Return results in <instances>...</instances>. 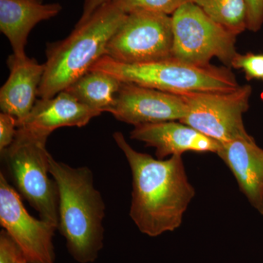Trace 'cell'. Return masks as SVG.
<instances>
[{
	"label": "cell",
	"instance_id": "1",
	"mask_svg": "<svg viewBox=\"0 0 263 263\" xmlns=\"http://www.w3.org/2000/svg\"><path fill=\"white\" fill-rule=\"evenodd\" d=\"M114 141L130 167L133 191L129 216L143 234L157 237L181 226L195 191L181 155L155 159L135 150L120 132Z\"/></svg>",
	"mask_w": 263,
	"mask_h": 263
},
{
	"label": "cell",
	"instance_id": "2",
	"mask_svg": "<svg viewBox=\"0 0 263 263\" xmlns=\"http://www.w3.org/2000/svg\"><path fill=\"white\" fill-rule=\"evenodd\" d=\"M50 174L59 191V227L72 258L95 262L103 248L105 205L92 171L58 162L51 155Z\"/></svg>",
	"mask_w": 263,
	"mask_h": 263
},
{
	"label": "cell",
	"instance_id": "3",
	"mask_svg": "<svg viewBox=\"0 0 263 263\" xmlns=\"http://www.w3.org/2000/svg\"><path fill=\"white\" fill-rule=\"evenodd\" d=\"M127 13L108 2L86 22L76 25L70 35L51 43L46 50L44 72L38 89L42 99L65 91L105 55L107 45Z\"/></svg>",
	"mask_w": 263,
	"mask_h": 263
},
{
	"label": "cell",
	"instance_id": "4",
	"mask_svg": "<svg viewBox=\"0 0 263 263\" xmlns=\"http://www.w3.org/2000/svg\"><path fill=\"white\" fill-rule=\"evenodd\" d=\"M90 70L114 76L122 83H129L173 94L205 91H227L238 87L230 71L212 65L197 66L166 59L141 64L121 63L104 55Z\"/></svg>",
	"mask_w": 263,
	"mask_h": 263
},
{
	"label": "cell",
	"instance_id": "5",
	"mask_svg": "<svg viewBox=\"0 0 263 263\" xmlns=\"http://www.w3.org/2000/svg\"><path fill=\"white\" fill-rule=\"evenodd\" d=\"M47 139L17 127L14 141L1 155L19 195L41 219L58 229L59 191L56 181L49 177Z\"/></svg>",
	"mask_w": 263,
	"mask_h": 263
},
{
	"label": "cell",
	"instance_id": "6",
	"mask_svg": "<svg viewBox=\"0 0 263 263\" xmlns=\"http://www.w3.org/2000/svg\"><path fill=\"white\" fill-rule=\"evenodd\" d=\"M171 19L173 58L190 65L208 66L216 57L226 65H232L238 54L235 46L236 34L190 2L181 5Z\"/></svg>",
	"mask_w": 263,
	"mask_h": 263
},
{
	"label": "cell",
	"instance_id": "7",
	"mask_svg": "<svg viewBox=\"0 0 263 263\" xmlns=\"http://www.w3.org/2000/svg\"><path fill=\"white\" fill-rule=\"evenodd\" d=\"M251 94L249 85L231 91L181 94L186 114L180 122L219 143L248 138L243 114L248 110Z\"/></svg>",
	"mask_w": 263,
	"mask_h": 263
},
{
	"label": "cell",
	"instance_id": "8",
	"mask_svg": "<svg viewBox=\"0 0 263 263\" xmlns=\"http://www.w3.org/2000/svg\"><path fill=\"white\" fill-rule=\"evenodd\" d=\"M173 43L171 16L155 12H132L110 38L105 55L129 65L160 61L172 57Z\"/></svg>",
	"mask_w": 263,
	"mask_h": 263
},
{
	"label": "cell",
	"instance_id": "9",
	"mask_svg": "<svg viewBox=\"0 0 263 263\" xmlns=\"http://www.w3.org/2000/svg\"><path fill=\"white\" fill-rule=\"evenodd\" d=\"M0 224L15 240L29 263H55L53 238L57 227L33 217L21 195L0 174Z\"/></svg>",
	"mask_w": 263,
	"mask_h": 263
},
{
	"label": "cell",
	"instance_id": "10",
	"mask_svg": "<svg viewBox=\"0 0 263 263\" xmlns=\"http://www.w3.org/2000/svg\"><path fill=\"white\" fill-rule=\"evenodd\" d=\"M110 113L117 120L136 127L168 121L180 122L186 116V105L180 95L122 83Z\"/></svg>",
	"mask_w": 263,
	"mask_h": 263
},
{
	"label": "cell",
	"instance_id": "11",
	"mask_svg": "<svg viewBox=\"0 0 263 263\" xmlns=\"http://www.w3.org/2000/svg\"><path fill=\"white\" fill-rule=\"evenodd\" d=\"M130 138L155 148L156 156L160 160L168 156L182 155L186 152L216 154L220 147L219 142L175 121L136 126L130 133Z\"/></svg>",
	"mask_w": 263,
	"mask_h": 263
},
{
	"label": "cell",
	"instance_id": "12",
	"mask_svg": "<svg viewBox=\"0 0 263 263\" xmlns=\"http://www.w3.org/2000/svg\"><path fill=\"white\" fill-rule=\"evenodd\" d=\"M101 114L81 103L67 91H62L54 98L37 100L27 117L17 122V127L48 138L55 129L84 127Z\"/></svg>",
	"mask_w": 263,
	"mask_h": 263
},
{
	"label": "cell",
	"instance_id": "13",
	"mask_svg": "<svg viewBox=\"0 0 263 263\" xmlns=\"http://www.w3.org/2000/svg\"><path fill=\"white\" fill-rule=\"evenodd\" d=\"M216 154L234 175L251 205L263 215V149L249 136L220 143Z\"/></svg>",
	"mask_w": 263,
	"mask_h": 263
},
{
	"label": "cell",
	"instance_id": "14",
	"mask_svg": "<svg viewBox=\"0 0 263 263\" xmlns=\"http://www.w3.org/2000/svg\"><path fill=\"white\" fill-rule=\"evenodd\" d=\"M10 76L0 89V108L22 122L34 107L44 72V64L12 54L8 60Z\"/></svg>",
	"mask_w": 263,
	"mask_h": 263
},
{
	"label": "cell",
	"instance_id": "15",
	"mask_svg": "<svg viewBox=\"0 0 263 263\" xmlns=\"http://www.w3.org/2000/svg\"><path fill=\"white\" fill-rule=\"evenodd\" d=\"M60 3L43 4L36 0H0V30L6 36L15 57H27L25 46L29 33L43 21L62 11Z\"/></svg>",
	"mask_w": 263,
	"mask_h": 263
},
{
	"label": "cell",
	"instance_id": "16",
	"mask_svg": "<svg viewBox=\"0 0 263 263\" xmlns=\"http://www.w3.org/2000/svg\"><path fill=\"white\" fill-rule=\"evenodd\" d=\"M121 84V81L106 72L89 70L65 91L90 108L110 113Z\"/></svg>",
	"mask_w": 263,
	"mask_h": 263
},
{
	"label": "cell",
	"instance_id": "17",
	"mask_svg": "<svg viewBox=\"0 0 263 263\" xmlns=\"http://www.w3.org/2000/svg\"><path fill=\"white\" fill-rule=\"evenodd\" d=\"M197 5L212 20L235 34L247 28L245 0H186Z\"/></svg>",
	"mask_w": 263,
	"mask_h": 263
},
{
	"label": "cell",
	"instance_id": "18",
	"mask_svg": "<svg viewBox=\"0 0 263 263\" xmlns=\"http://www.w3.org/2000/svg\"><path fill=\"white\" fill-rule=\"evenodd\" d=\"M124 13L149 11L173 14L186 0H110Z\"/></svg>",
	"mask_w": 263,
	"mask_h": 263
},
{
	"label": "cell",
	"instance_id": "19",
	"mask_svg": "<svg viewBox=\"0 0 263 263\" xmlns=\"http://www.w3.org/2000/svg\"><path fill=\"white\" fill-rule=\"evenodd\" d=\"M231 66L235 68L242 69L247 74L248 79L263 80L262 54H237Z\"/></svg>",
	"mask_w": 263,
	"mask_h": 263
},
{
	"label": "cell",
	"instance_id": "20",
	"mask_svg": "<svg viewBox=\"0 0 263 263\" xmlns=\"http://www.w3.org/2000/svg\"><path fill=\"white\" fill-rule=\"evenodd\" d=\"M25 259L18 245L5 230H3L0 233V263H21Z\"/></svg>",
	"mask_w": 263,
	"mask_h": 263
},
{
	"label": "cell",
	"instance_id": "21",
	"mask_svg": "<svg viewBox=\"0 0 263 263\" xmlns=\"http://www.w3.org/2000/svg\"><path fill=\"white\" fill-rule=\"evenodd\" d=\"M16 132V119L10 114L2 112L0 114V152H3L12 144Z\"/></svg>",
	"mask_w": 263,
	"mask_h": 263
},
{
	"label": "cell",
	"instance_id": "22",
	"mask_svg": "<svg viewBox=\"0 0 263 263\" xmlns=\"http://www.w3.org/2000/svg\"><path fill=\"white\" fill-rule=\"evenodd\" d=\"M247 8V29L256 31L263 24V0H245Z\"/></svg>",
	"mask_w": 263,
	"mask_h": 263
},
{
	"label": "cell",
	"instance_id": "23",
	"mask_svg": "<svg viewBox=\"0 0 263 263\" xmlns=\"http://www.w3.org/2000/svg\"><path fill=\"white\" fill-rule=\"evenodd\" d=\"M110 1V0H84L82 15L76 25L84 24L98 8Z\"/></svg>",
	"mask_w": 263,
	"mask_h": 263
},
{
	"label": "cell",
	"instance_id": "24",
	"mask_svg": "<svg viewBox=\"0 0 263 263\" xmlns=\"http://www.w3.org/2000/svg\"><path fill=\"white\" fill-rule=\"evenodd\" d=\"M21 263H29V262H27V260H26V259H25V260L22 261V262H21Z\"/></svg>",
	"mask_w": 263,
	"mask_h": 263
},
{
	"label": "cell",
	"instance_id": "25",
	"mask_svg": "<svg viewBox=\"0 0 263 263\" xmlns=\"http://www.w3.org/2000/svg\"><path fill=\"white\" fill-rule=\"evenodd\" d=\"M36 1L41 2V0H36Z\"/></svg>",
	"mask_w": 263,
	"mask_h": 263
},
{
	"label": "cell",
	"instance_id": "26",
	"mask_svg": "<svg viewBox=\"0 0 263 263\" xmlns=\"http://www.w3.org/2000/svg\"><path fill=\"white\" fill-rule=\"evenodd\" d=\"M41 2H42V0H41Z\"/></svg>",
	"mask_w": 263,
	"mask_h": 263
}]
</instances>
